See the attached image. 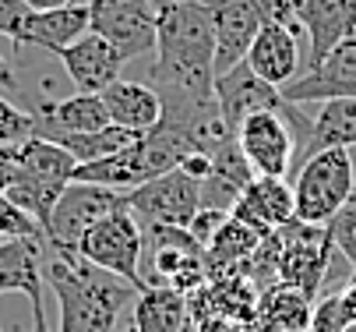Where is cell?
<instances>
[{
	"mask_svg": "<svg viewBox=\"0 0 356 332\" xmlns=\"http://www.w3.org/2000/svg\"><path fill=\"white\" fill-rule=\"evenodd\" d=\"M42 279L60 308L57 332H117L124 308L134 304L141 294L127 279L95 269L78 251L54 244H46Z\"/></svg>",
	"mask_w": 356,
	"mask_h": 332,
	"instance_id": "1",
	"label": "cell"
},
{
	"mask_svg": "<svg viewBox=\"0 0 356 332\" xmlns=\"http://www.w3.org/2000/svg\"><path fill=\"white\" fill-rule=\"evenodd\" d=\"M191 152H197L191 145V138H184L170 124H159V127H152L148 134H141L138 141H131L127 149L99 159V163L78 166L74 180L99 184V187H110V191L127 195V191H134V187L177 170L184 163V156H191Z\"/></svg>",
	"mask_w": 356,
	"mask_h": 332,
	"instance_id": "2",
	"label": "cell"
},
{
	"mask_svg": "<svg viewBox=\"0 0 356 332\" xmlns=\"http://www.w3.org/2000/svg\"><path fill=\"white\" fill-rule=\"evenodd\" d=\"M356 195V170L349 149H325L303 159L296 180H293V198H296V219L311 226H328L335 212L349 205Z\"/></svg>",
	"mask_w": 356,
	"mask_h": 332,
	"instance_id": "3",
	"label": "cell"
},
{
	"mask_svg": "<svg viewBox=\"0 0 356 332\" xmlns=\"http://www.w3.org/2000/svg\"><path fill=\"white\" fill-rule=\"evenodd\" d=\"M141 251H145V230L131 216V209H117L106 219H99L78 244V255L92 262L95 269H106L120 279H127L131 287L145 290L141 279Z\"/></svg>",
	"mask_w": 356,
	"mask_h": 332,
	"instance_id": "4",
	"label": "cell"
},
{
	"mask_svg": "<svg viewBox=\"0 0 356 332\" xmlns=\"http://www.w3.org/2000/svg\"><path fill=\"white\" fill-rule=\"evenodd\" d=\"M332 248L335 244L328 237V226H311L293 219L289 226L279 230V283L314 301L332 265Z\"/></svg>",
	"mask_w": 356,
	"mask_h": 332,
	"instance_id": "5",
	"label": "cell"
},
{
	"mask_svg": "<svg viewBox=\"0 0 356 332\" xmlns=\"http://www.w3.org/2000/svg\"><path fill=\"white\" fill-rule=\"evenodd\" d=\"M124 205L141 223V230L152 226H191V219L201 212V184L191 180L184 170H170L156 180H148L124 195Z\"/></svg>",
	"mask_w": 356,
	"mask_h": 332,
	"instance_id": "6",
	"label": "cell"
},
{
	"mask_svg": "<svg viewBox=\"0 0 356 332\" xmlns=\"http://www.w3.org/2000/svg\"><path fill=\"white\" fill-rule=\"evenodd\" d=\"M124 209V195L120 191H110V187H99V184H81V180H71L64 187L60 202L54 205V216H49L42 237L46 244L54 248H67V251H78L81 237L99 223L106 219L110 212Z\"/></svg>",
	"mask_w": 356,
	"mask_h": 332,
	"instance_id": "7",
	"label": "cell"
},
{
	"mask_svg": "<svg viewBox=\"0 0 356 332\" xmlns=\"http://www.w3.org/2000/svg\"><path fill=\"white\" fill-rule=\"evenodd\" d=\"M85 4L92 15V32L110 39L127 61L156 50V0H85Z\"/></svg>",
	"mask_w": 356,
	"mask_h": 332,
	"instance_id": "8",
	"label": "cell"
},
{
	"mask_svg": "<svg viewBox=\"0 0 356 332\" xmlns=\"http://www.w3.org/2000/svg\"><path fill=\"white\" fill-rule=\"evenodd\" d=\"M286 113V110H282ZM275 110L254 113L236 127V145L243 159L250 163L254 177H286L296 156V138L286 124V117Z\"/></svg>",
	"mask_w": 356,
	"mask_h": 332,
	"instance_id": "9",
	"label": "cell"
},
{
	"mask_svg": "<svg viewBox=\"0 0 356 332\" xmlns=\"http://www.w3.org/2000/svg\"><path fill=\"white\" fill-rule=\"evenodd\" d=\"M282 100L303 103H328V100H356V35L346 39L311 71L282 88Z\"/></svg>",
	"mask_w": 356,
	"mask_h": 332,
	"instance_id": "10",
	"label": "cell"
},
{
	"mask_svg": "<svg viewBox=\"0 0 356 332\" xmlns=\"http://www.w3.org/2000/svg\"><path fill=\"white\" fill-rule=\"evenodd\" d=\"M209 18L216 29V78L243 64L250 42L261 32L258 0H209Z\"/></svg>",
	"mask_w": 356,
	"mask_h": 332,
	"instance_id": "11",
	"label": "cell"
},
{
	"mask_svg": "<svg viewBox=\"0 0 356 332\" xmlns=\"http://www.w3.org/2000/svg\"><path fill=\"white\" fill-rule=\"evenodd\" d=\"M212 92H216L219 113H222V120H226V127H229L233 134H236V127H240L247 117H254V113H265V110L282 113V110L289 106V103L282 100V92H279L275 85L261 81L258 74L247 68V61L236 64V68H229L226 74H219L216 85H212Z\"/></svg>",
	"mask_w": 356,
	"mask_h": 332,
	"instance_id": "12",
	"label": "cell"
},
{
	"mask_svg": "<svg viewBox=\"0 0 356 332\" xmlns=\"http://www.w3.org/2000/svg\"><path fill=\"white\" fill-rule=\"evenodd\" d=\"M296 15L311 42L303 71L318 68L335 46L356 35V0H296Z\"/></svg>",
	"mask_w": 356,
	"mask_h": 332,
	"instance_id": "13",
	"label": "cell"
},
{
	"mask_svg": "<svg viewBox=\"0 0 356 332\" xmlns=\"http://www.w3.org/2000/svg\"><path fill=\"white\" fill-rule=\"evenodd\" d=\"M57 61L64 64L67 78L74 81L78 92H88V96H103V92L120 81V71L127 64V57L117 50V46L103 35H81L74 46H67L64 54H57Z\"/></svg>",
	"mask_w": 356,
	"mask_h": 332,
	"instance_id": "14",
	"label": "cell"
},
{
	"mask_svg": "<svg viewBox=\"0 0 356 332\" xmlns=\"http://www.w3.org/2000/svg\"><path fill=\"white\" fill-rule=\"evenodd\" d=\"M240 223L254 226L261 237L289 226L296 219V198H293V184L286 177H254L250 187L240 195L233 212Z\"/></svg>",
	"mask_w": 356,
	"mask_h": 332,
	"instance_id": "15",
	"label": "cell"
},
{
	"mask_svg": "<svg viewBox=\"0 0 356 332\" xmlns=\"http://www.w3.org/2000/svg\"><path fill=\"white\" fill-rule=\"evenodd\" d=\"M32 124L39 138H54V134H88V131H103L110 127V113L99 96L88 92H74L67 100H39L32 110Z\"/></svg>",
	"mask_w": 356,
	"mask_h": 332,
	"instance_id": "16",
	"label": "cell"
},
{
	"mask_svg": "<svg viewBox=\"0 0 356 332\" xmlns=\"http://www.w3.org/2000/svg\"><path fill=\"white\" fill-rule=\"evenodd\" d=\"M92 32V15H88V4H67V8H57V11H32L15 42L18 46H39L46 54H64L67 46H74L81 35Z\"/></svg>",
	"mask_w": 356,
	"mask_h": 332,
	"instance_id": "17",
	"label": "cell"
},
{
	"mask_svg": "<svg viewBox=\"0 0 356 332\" xmlns=\"http://www.w3.org/2000/svg\"><path fill=\"white\" fill-rule=\"evenodd\" d=\"M42 262L46 237L0 241V294H25L32 308H42Z\"/></svg>",
	"mask_w": 356,
	"mask_h": 332,
	"instance_id": "18",
	"label": "cell"
},
{
	"mask_svg": "<svg viewBox=\"0 0 356 332\" xmlns=\"http://www.w3.org/2000/svg\"><path fill=\"white\" fill-rule=\"evenodd\" d=\"M247 68L258 74L261 81L275 85L279 92L296 81L303 74V61H300V39L279 25L261 22L258 39L250 42V54H247Z\"/></svg>",
	"mask_w": 356,
	"mask_h": 332,
	"instance_id": "19",
	"label": "cell"
},
{
	"mask_svg": "<svg viewBox=\"0 0 356 332\" xmlns=\"http://www.w3.org/2000/svg\"><path fill=\"white\" fill-rule=\"evenodd\" d=\"M254 170L243 159L236 138L226 141L222 149L212 152V173L201 180V209H222L233 212V205L240 202V195L250 187Z\"/></svg>",
	"mask_w": 356,
	"mask_h": 332,
	"instance_id": "20",
	"label": "cell"
},
{
	"mask_svg": "<svg viewBox=\"0 0 356 332\" xmlns=\"http://www.w3.org/2000/svg\"><path fill=\"white\" fill-rule=\"evenodd\" d=\"M103 106L110 113V124L117 127H127L134 134H148L152 127L163 124V100L156 96L152 85H141V81H113L103 96Z\"/></svg>",
	"mask_w": 356,
	"mask_h": 332,
	"instance_id": "21",
	"label": "cell"
},
{
	"mask_svg": "<svg viewBox=\"0 0 356 332\" xmlns=\"http://www.w3.org/2000/svg\"><path fill=\"white\" fill-rule=\"evenodd\" d=\"M311 315H314L311 301L286 283H275L272 290H265L258 308H254V322L265 332H307Z\"/></svg>",
	"mask_w": 356,
	"mask_h": 332,
	"instance_id": "22",
	"label": "cell"
},
{
	"mask_svg": "<svg viewBox=\"0 0 356 332\" xmlns=\"http://www.w3.org/2000/svg\"><path fill=\"white\" fill-rule=\"evenodd\" d=\"M138 332H184L187 329V297L173 287H145L134 301Z\"/></svg>",
	"mask_w": 356,
	"mask_h": 332,
	"instance_id": "23",
	"label": "cell"
},
{
	"mask_svg": "<svg viewBox=\"0 0 356 332\" xmlns=\"http://www.w3.org/2000/svg\"><path fill=\"white\" fill-rule=\"evenodd\" d=\"M356 145V100H328L321 103L318 117H311V141L307 156L325 149H353Z\"/></svg>",
	"mask_w": 356,
	"mask_h": 332,
	"instance_id": "24",
	"label": "cell"
},
{
	"mask_svg": "<svg viewBox=\"0 0 356 332\" xmlns=\"http://www.w3.org/2000/svg\"><path fill=\"white\" fill-rule=\"evenodd\" d=\"M18 163H22V173L49 180V184H71L78 173V159L67 149H60L57 141L39 138V134L25 138L18 145Z\"/></svg>",
	"mask_w": 356,
	"mask_h": 332,
	"instance_id": "25",
	"label": "cell"
},
{
	"mask_svg": "<svg viewBox=\"0 0 356 332\" xmlns=\"http://www.w3.org/2000/svg\"><path fill=\"white\" fill-rule=\"evenodd\" d=\"M261 241L265 237L254 230V226H247V223H240L236 216H229L226 223H222V230L216 233V241L209 244V265L212 269H226V265H247V258L261 248Z\"/></svg>",
	"mask_w": 356,
	"mask_h": 332,
	"instance_id": "26",
	"label": "cell"
},
{
	"mask_svg": "<svg viewBox=\"0 0 356 332\" xmlns=\"http://www.w3.org/2000/svg\"><path fill=\"white\" fill-rule=\"evenodd\" d=\"M64 187H67V184H49V180H39V177L22 173V177L8 187L4 198H8L15 209H22L25 216H32V219L39 223V230H46L49 216H54V205H57L60 195H64Z\"/></svg>",
	"mask_w": 356,
	"mask_h": 332,
	"instance_id": "27",
	"label": "cell"
},
{
	"mask_svg": "<svg viewBox=\"0 0 356 332\" xmlns=\"http://www.w3.org/2000/svg\"><path fill=\"white\" fill-rule=\"evenodd\" d=\"M32 113L0 96V145H22L25 138H32Z\"/></svg>",
	"mask_w": 356,
	"mask_h": 332,
	"instance_id": "28",
	"label": "cell"
},
{
	"mask_svg": "<svg viewBox=\"0 0 356 332\" xmlns=\"http://www.w3.org/2000/svg\"><path fill=\"white\" fill-rule=\"evenodd\" d=\"M328 237H332V244L346 255V262L356 269V195L349 198V205L342 212H335V219L328 223Z\"/></svg>",
	"mask_w": 356,
	"mask_h": 332,
	"instance_id": "29",
	"label": "cell"
},
{
	"mask_svg": "<svg viewBox=\"0 0 356 332\" xmlns=\"http://www.w3.org/2000/svg\"><path fill=\"white\" fill-rule=\"evenodd\" d=\"M0 237H4V241H11V237H42V230L32 216H25L22 209H15L4 195H0Z\"/></svg>",
	"mask_w": 356,
	"mask_h": 332,
	"instance_id": "30",
	"label": "cell"
},
{
	"mask_svg": "<svg viewBox=\"0 0 356 332\" xmlns=\"http://www.w3.org/2000/svg\"><path fill=\"white\" fill-rule=\"evenodd\" d=\"M229 219V212H222V209H201L194 219H191V237H194V241L201 244V248H205L209 251V244L216 241V233L222 230V223Z\"/></svg>",
	"mask_w": 356,
	"mask_h": 332,
	"instance_id": "31",
	"label": "cell"
},
{
	"mask_svg": "<svg viewBox=\"0 0 356 332\" xmlns=\"http://www.w3.org/2000/svg\"><path fill=\"white\" fill-rule=\"evenodd\" d=\"M29 15H32V11L22 4V0H0V35L15 39L18 29H22V22H25Z\"/></svg>",
	"mask_w": 356,
	"mask_h": 332,
	"instance_id": "32",
	"label": "cell"
},
{
	"mask_svg": "<svg viewBox=\"0 0 356 332\" xmlns=\"http://www.w3.org/2000/svg\"><path fill=\"white\" fill-rule=\"evenodd\" d=\"M22 177L18 163V145H0V195H8V187Z\"/></svg>",
	"mask_w": 356,
	"mask_h": 332,
	"instance_id": "33",
	"label": "cell"
},
{
	"mask_svg": "<svg viewBox=\"0 0 356 332\" xmlns=\"http://www.w3.org/2000/svg\"><path fill=\"white\" fill-rule=\"evenodd\" d=\"M177 170H184L191 180L201 184V180L212 173V156H209V152H191V156H184V163H180Z\"/></svg>",
	"mask_w": 356,
	"mask_h": 332,
	"instance_id": "34",
	"label": "cell"
},
{
	"mask_svg": "<svg viewBox=\"0 0 356 332\" xmlns=\"http://www.w3.org/2000/svg\"><path fill=\"white\" fill-rule=\"evenodd\" d=\"M29 11H57V8H67L74 0H22Z\"/></svg>",
	"mask_w": 356,
	"mask_h": 332,
	"instance_id": "35",
	"label": "cell"
},
{
	"mask_svg": "<svg viewBox=\"0 0 356 332\" xmlns=\"http://www.w3.org/2000/svg\"><path fill=\"white\" fill-rule=\"evenodd\" d=\"M0 88H18V78H15L11 64L4 61V54H0Z\"/></svg>",
	"mask_w": 356,
	"mask_h": 332,
	"instance_id": "36",
	"label": "cell"
},
{
	"mask_svg": "<svg viewBox=\"0 0 356 332\" xmlns=\"http://www.w3.org/2000/svg\"><path fill=\"white\" fill-rule=\"evenodd\" d=\"M29 332H49L46 329V311L42 308H32V329Z\"/></svg>",
	"mask_w": 356,
	"mask_h": 332,
	"instance_id": "37",
	"label": "cell"
},
{
	"mask_svg": "<svg viewBox=\"0 0 356 332\" xmlns=\"http://www.w3.org/2000/svg\"><path fill=\"white\" fill-rule=\"evenodd\" d=\"M349 283H356V269H353V276H349Z\"/></svg>",
	"mask_w": 356,
	"mask_h": 332,
	"instance_id": "38",
	"label": "cell"
},
{
	"mask_svg": "<svg viewBox=\"0 0 356 332\" xmlns=\"http://www.w3.org/2000/svg\"><path fill=\"white\" fill-rule=\"evenodd\" d=\"M156 4H173V0H156Z\"/></svg>",
	"mask_w": 356,
	"mask_h": 332,
	"instance_id": "39",
	"label": "cell"
},
{
	"mask_svg": "<svg viewBox=\"0 0 356 332\" xmlns=\"http://www.w3.org/2000/svg\"><path fill=\"white\" fill-rule=\"evenodd\" d=\"M124 332H138V329H134V325H131V329H124Z\"/></svg>",
	"mask_w": 356,
	"mask_h": 332,
	"instance_id": "40",
	"label": "cell"
},
{
	"mask_svg": "<svg viewBox=\"0 0 356 332\" xmlns=\"http://www.w3.org/2000/svg\"><path fill=\"white\" fill-rule=\"evenodd\" d=\"M197 4H209V0H197Z\"/></svg>",
	"mask_w": 356,
	"mask_h": 332,
	"instance_id": "41",
	"label": "cell"
},
{
	"mask_svg": "<svg viewBox=\"0 0 356 332\" xmlns=\"http://www.w3.org/2000/svg\"><path fill=\"white\" fill-rule=\"evenodd\" d=\"M0 332H4V325H0Z\"/></svg>",
	"mask_w": 356,
	"mask_h": 332,
	"instance_id": "42",
	"label": "cell"
},
{
	"mask_svg": "<svg viewBox=\"0 0 356 332\" xmlns=\"http://www.w3.org/2000/svg\"><path fill=\"white\" fill-rule=\"evenodd\" d=\"M0 241H4V237H0Z\"/></svg>",
	"mask_w": 356,
	"mask_h": 332,
	"instance_id": "43",
	"label": "cell"
}]
</instances>
